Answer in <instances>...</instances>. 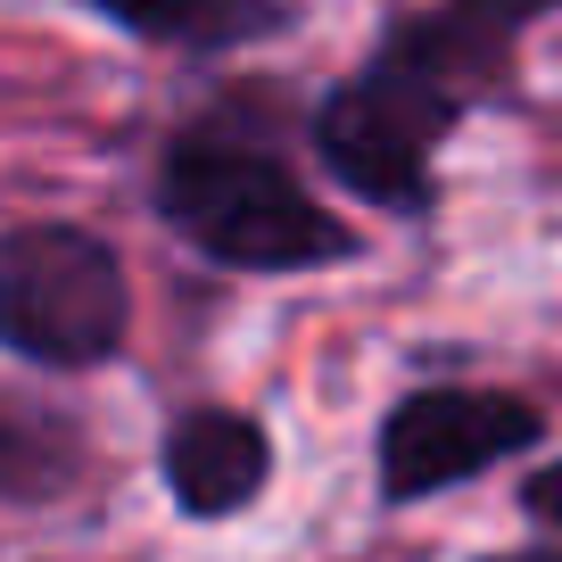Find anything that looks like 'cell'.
Listing matches in <instances>:
<instances>
[{
  "label": "cell",
  "instance_id": "obj_8",
  "mask_svg": "<svg viewBox=\"0 0 562 562\" xmlns=\"http://www.w3.org/2000/svg\"><path fill=\"white\" fill-rule=\"evenodd\" d=\"M488 562H562V554H488Z\"/></svg>",
  "mask_w": 562,
  "mask_h": 562
},
{
  "label": "cell",
  "instance_id": "obj_2",
  "mask_svg": "<svg viewBox=\"0 0 562 562\" xmlns=\"http://www.w3.org/2000/svg\"><path fill=\"white\" fill-rule=\"evenodd\" d=\"M158 215L175 240L199 257L232 265V273H315V265H348L356 232L290 175V158L265 133V100H224L191 116L158 158Z\"/></svg>",
  "mask_w": 562,
  "mask_h": 562
},
{
  "label": "cell",
  "instance_id": "obj_7",
  "mask_svg": "<svg viewBox=\"0 0 562 562\" xmlns=\"http://www.w3.org/2000/svg\"><path fill=\"white\" fill-rule=\"evenodd\" d=\"M521 513L546 529H562V463H538V472L521 480Z\"/></svg>",
  "mask_w": 562,
  "mask_h": 562
},
{
  "label": "cell",
  "instance_id": "obj_4",
  "mask_svg": "<svg viewBox=\"0 0 562 562\" xmlns=\"http://www.w3.org/2000/svg\"><path fill=\"white\" fill-rule=\"evenodd\" d=\"M546 439V414L505 389H414L381 414V496L389 505H422L439 488L496 472L505 456H529Z\"/></svg>",
  "mask_w": 562,
  "mask_h": 562
},
{
  "label": "cell",
  "instance_id": "obj_1",
  "mask_svg": "<svg viewBox=\"0 0 562 562\" xmlns=\"http://www.w3.org/2000/svg\"><path fill=\"white\" fill-rule=\"evenodd\" d=\"M538 18H562V0H439L397 18L364 67L315 108V158L331 166V182L389 215H430L439 140L472 100L505 91L513 42Z\"/></svg>",
  "mask_w": 562,
  "mask_h": 562
},
{
  "label": "cell",
  "instance_id": "obj_5",
  "mask_svg": "<svg viewBox=\"0 0 562 562\" xmlns=\"http://www.w3.org/2000/svg\"><path fill=\"white\" fill-rule=\"evenodd\" d=\"M158 472H166V496H175L191 521H232L240 505H257L265 480H273V439L240 405H191L175 414L158 447Z\"/></svg>",
  "mask_w": 562,
  "mask_h": 562
},
{
  "label": "cell",
  "instance_id": "obj_6",
  "mask_svg": "<svg viewBox=\"0 0 562 562\" xmlns=\"http://www.w3.org/2000/svg\"><path fill=\"white\" fill-rule=\"evenodd\" d=\"M108 25L158 42V50H240L290 25V0H91Z\"/></svg>",
  "mask_w": 562,
  "mask_h": 562
},
{
  "label": "cell",
  "instance_id": "obj_3",
  "mask_svg": "<svg viewBox=\"0 0 562 562\" xmlns=\"http://www.w3.org/2000/svg\"><path fill=\"white\" fill-rule=\"evenodd\" d=\"M124 257L83 224H18L0 240V339L25 364L91 372L124 348Z\"/></svg>",
  "mask_w": 562,
  "mask_h": 562
}]
</instances>
